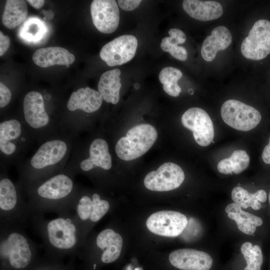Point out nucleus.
I'll use <instances>...</instances> for the list:
<instances>
[{"instance_id": "obj_11", "label": "nucleus", "mask_w": 270, "mask_h": 270, "mask_svg": "<svg viewBox=\"0 0 270 270\" xmlns=\"http://www.w3.org/2000/svg\"><path fill=\"white\" fill-rule=\"evenodd\" d=\"M157 138V131L152 126L148 124L135 126L128 131L126 136L118 140L115 152L122 160L136 159L150 148Z\"/></svg>"}, {"instance_id": "obj_34", "label": "nucleus", "mask_w": 270, "mask_h": 270, "mask_svg": "<svg viewBox=\"0 0 270 270\" xmlns=\"http://www.w3.org/2000/svg\"><path fill=\"white\" fill-rule=\"evenodd\" d=\"M142 1L140 0H119L118 2L119 6L122 10L130 11L138 6Z\"/></svg>"}, {"instance_id": "obj_20", "label": "nucleus", "mask_w": 270, "mask_h": 270, "mask_svg": "<svg viewBox=\"0 0 270 270\" xmlns=\"http://www.w3.org/2000/svg\"><path fill=\"white\" fill-rule=\"evenodd\" d=\"M96 248L102 251V262L105 264L116 260L120 256L122 239L120 234L112 228H106L101 231L95 240Z\"/></svg>"}, {"instance_id": "obj_15", "label": "nucleus", "mask_w": 270, "mask_h": 270, "mask_svg": "<svg viewBox=\"0 0 270 270\" xmlns=\"http://www.w3.org/2000/svg\"><path fill=\"white\" fill-rule=\"evenodd\" d=\"M188 221L182 214L172 210H162L151 214L146 222L152 232L160 236L176 237L187 226Z\"/></svg>"}, {"instance_id": "obj_30", "label": "nucleus", "mask_w": 270, "mask_h": 270, "mask_svg": "<svg viewBox=\"0 0 270 270\" xmlns=\"http://www.w3.org/2000/svg\"><path fill=\"white\" fill-rule=\"evenodd\" d=\"M182 76V72L180 70L172 66H167L160 72L158 78L163 84L164 91L172 96L176 97L181 92V88L178 84V82Z\"/></svg>"}, {"instance_id": "obj_36", "label": "nucleus", "mask_w": 270, "mask_h": 270, "mask_svg": "<svg viewBox=\"0 0 270 270\" xmlns=\"http://www.w3.org/2000/svg\"><path fill=\"white\" fill-rule=\"evenodd\" d=\"M262 158L264 162L266 164H270V137L268 144L264 148L262 153Z\"/></svg>"}, {"instance_id": "obj_41", "label": "nucleus", "mask_w": 270, "mask_h": 270, "mask_svg": "<svg viewBox=\"0 0 270 270\" xmlns=\"http://www.w3.org/2000/svg\"></svg>"}, {"instance_id": "obj_29", "label": "nucleus", "mask_w": 270, "mask_h": 270, "mask_svg": "<svg viewBox=\"0 0 270 270\" xmlns=\"http://www.w3.org/2000/svg\"><path fill=\"white\" fill-rule=\"evenodd\" d=\"M250 162L247 152L244 150H238L234 151L230 157L220 161L217 168L223 174H238L248 168Z\"/></svg>"}, {"instance_id": "obj_35", "label": "nucleus", "mask_w": 270, "mask_h": 270, "mask_svg": "<svg viewBox=\"0 0 270 270\" xmlns=\"http://www.w3.org/2000/svg\"><path fill=\"white\" fill-rule=\"evenodd\" d=\"M10 38L0 31V56H2L7 51L10 45Z\"/></svg>"}, {"instance_id": "obj_28", "label": "nucleus", "mask_w": 270, "mask_h": 270, "mask_svg": "<svg viewBox=\"0 0 270 270\" xmlns=\"http://www.w3.org/2000/svg\"><path fill=\"white\" fill-rule=\"evenodd\" d=\"M168 32L170 36L164 38L162 40V49L177 60L182 61L186 60L188 58L186 49L178 46L186 42V38L185 34L178 28L170 29Z\"/></svg>"}, {"instance_id": "obj_32", "label": "nucleus", "mask_w": 270, "mask_h": 270, "mask_svg": "<svg viewBox=\"0 0 270 270\" xmlns=\"http://www.w3.org/2000/svg\"><path fill=\"white\" fill-rule=\"evenodd\" d=\"M45 27L37 18L29 19L22 28V36L28 41H37L45 32Z\"/></svg>"}, {"instance_id": "obj_38", "label": "nucleus", "mask_w": 270, "mask_h": 270, "mask_svg": "<svg viewBox=\"0 0 270 270\" xmlns=\"http://www.w3.org/2000/svg\"><path fill=\"white\" fill-rule=\"evenodd\" d=\"M140 84L138 83H136L134 84V88L136 90H138V88H140Z\"/></svg>"}, {"instance_id": "obj_19", "label": "nucleus", "mask_w": 270, "mask_h": 270, "mask_svg": "<svg viewBox=\"0 0 270 270\" xmlns=\"http://www.w3.org/2000/svg\"><path fill=\"white\" fill-rule=\"evenodd\" d=\"M169 261L180 270H212L214 261L208 253L192 248H181L172 252Z\"/></svg>"}, {"instance_id": "obj_3", "label": "nucleus", "mask_w": 270, "mask_h": 270, "mask_svg": "<svg viewBox=\"0 0 270 270\" xmlns=\"http://www.w3.org/2000/svg\"><path fill=\"white\" fill-rule=\"evenodd\" d=\"M30 224L50 254L60 256L74 254L84 247L86 234L71 214L50 220L44 216H33Z\"/></svg>"}, {"instance_id": "obj_26", "label": "nucleus", "mask_w": 270, "mask_h": 270, "mask_svg": "<svg viewBox=\"0 0 270 270\" xmlns=\"http://www.w3.org/2000/svg\"><path fill=\"white\" fill-rule=\"evenodd\" d=\"M28 8L24 0H7L2 16V22L7 28L14 29L26 18Z\"/></svg>"}, {"instance_id": "obj_23", "label": "nucleus", "mask_w": 270, "mask_h": 270, "mask_svg": "<svg viewBox=\"0 0 270 270\" xmlns=\"http://www.w3.org/2000/svg\"><path fill=\"white\" fill-rule=\"evenodd\" d=\"M34 63L42 68L54 65H70L75 60L74 56L66 49L60 46H50L36 50L32 55Z\"/></svg>"}, {"instance_id": "obj_17", "label": "nucleus", "mask_w": 270, "mask_h": 270, "mask_svg": "<svg viewBox=\"0 0 270 270\" xmlns=\"http://www.w3.org/2000/svg\"><path fill=\"white\" fill-rule=\"evenodd\" d=\"M138 40L132 35H122L108 42L101 49V59L110 66L122 65L134 56Z\"/></svg>"}, {"instance_id": "obj_13", "label": "nucleus", "mask_w": 270, "mask_h": 270, "mask_svg": "<svg viewBox=\"0 0 270 270\" xmlns=\"http://www.w3.org/2000/svg\"><path fill=\"white\" fill-rule=\"evenodd\" d=\"M246 58L259 60L270 54V21L260 19L255 22L240 46Z\"/></svg>"}, {"instance_id": "obj_18", "label": "nucleus", "mask_w": 270, "mask_h": 270, "mask_svg": "<svg viewBox=\"0 0 270 270\" xmlns=\"http://www.w3.org/2000/svg\"><path fill=\"white\" fill-rule=\"evenodd\" d=\"M90 13L93 24L100 32L109 34L117 29L120 22V12L116 0H92Z\"/></svg>"}, {"instance_id": "obj_40", "label": "nucleus", "mask_w": 270, "mask_h": 270, "mask_svg": "<svg viewBox=\"0 0 270 270\" xmlns=\"http://www.w3.org/2000/svg\"><path fill=\"white\" fill-rule=\"evenodd\" d=\"M69 66H70V65H66V68H68Z\"/></svg>"}, {"instance_id": "obj_4", "label": "nucleus", "mask_w": 270, "mask_h": 270, "mask_svg": "<svg viewBox=\"0 0 270 270\" xmlns=\"http://www.w3.org/2000/svg\"><path fill=\"white\" fill-rule=\"evenodd\" d=\"M48 94L34 90L26 92L22 99L20 114L34 142L39 144L61 132L58 116L46 108L45 100Z\"/></svg>"}, {"instance_id": "obj_8", "label": "nucleus", "mask_w": 270, "mask_h": 270, "mask_svg": "<svg viewBox=\"0 0 270 270\" xmlns=\"http://www.w3.org/2000/svg\"><path fill=\"white\" fill-rule=\"evenodd\" d=\"M112 157L106 139L96 137L84 141L78 136L64 169L76 176L78 174H90L96 169L108 171L112 168Z\"/></svg>"}, {"instance_id": "obj_9", "label": "nucleus", "mask_w": 270, "mask_h": 270, "mask_svg": "<svg viewBox=\"0 0 270 270\" xmlns=\"http://www.w3.org/2000/svg\"><path fill=\"white\" fill-rule=\"evenodd\" d=\"M7 168L0 167V224L24 228L30 224V214L20 188L8 176Z\"/></svg>"}, {"instance_id": "obj_14", "label": "nucleus", "mask_w": 270, "mask_h": 270, "mask_svg": "<svg viewBox=\"0 0 270 270\" xmlns=\"http://www.w3.org/2000/svg\"><path fill=\"white\" fill-rule=\"evenodd\" d=\"M184 180V174L178 164L167 162L156 170L148 173L144 178V184L149 190L166 192L178 188Z\"/></svg>"}, {"instance_id": "obj_7", "label": "nucleus", "mask_w": 270, "mask_h": 270, "mask_svg": "<svg viewBox=\"0 0 270 270\" xmlns=\"http://www.w3.org/2000/svg\"><path fill=\"white\" fill-rule=\"evenodd\" d=\"M23 227L0 224V256L2 265L12 270L29 266L37 253L38 246Z\"/></svg>"}, {"instance_id": "obj_22", "label": "nucleus", "mask_w": 270, "mask_h": 270, "mask_svg": "<svg viewBox=\"0 0 270 270\" xmlns=\"http://www.w3.org/2000/svg\"><path fill=\"white\" fill-rule=\"evenodd\" d=\"M182 8L190 16L200 21L217 19L224 12L221 4L214 0H184Z\"/></svg>"}, {"instance_id": "obj_5", "label": "nucleus", "mask_w": 270, "mask_h": 270, "mask_svg": "<svg viewBox=\"0 0 270 270\" xmlns=\"http://www.w3.org/2000/svg\"><path fill=\"white\" fill-rule=\"evenodd\" d=\"M102 100L98 90L88 86L73 91L67 100L65 111L58 116L60 132L79 136L89 124L86 116L98 111Z\"/></svg>"}, {"instance_id": "obj_33", "label": "nucleus", "mask_w": 270, "mask_h": 270, "mask_svg": "<svg viewBox=\"0 0 270 270\" xmlns=\"http://www.w3.org/2000/svg\"><path fill=\"white\" fill-rule=\"evenodd\" d=\"M12 93L3 82H0V108L1 110L8 106L11 102Z\"/></svg>"}, {"instance_id": "obj_12", "label": "nucleus", "mask_w": 270, "mask_h": 270, "mask_svg": "<svg viewBox=\"0 0 270 270\" xmlns=\"http://www.w3.org/2000/svg\"><path fill=\"white\" fill-rule=\"evenodd\" d=\"M220 114L222 120L228 126L238 130L247 132L255 128L262 116L254 108L240 101L230 99L222 104Z\"/></svg>"}, {"instance_id": "obj_27", "label": "nucleus", "mask_w": 270, "mask_h": 270, "mask_svg": "<svg viewBox=\"0 0 270 270\" xmlns=\"http://www.w3.org/2000/svg\"><path fill=\"white\" fill-rule=\"evenodd\" d=\"M232 198L242 208L250 207L255 210H259L262 208V204L266 202L268 195L264 190L250 193L241 186H236L232 191Z\"/></svg>"}, {"instance_id": "obj_37", "label": "nucleus", "mask_w": 270, "mask_h": 270, "mask_svg": "<svg viewBox=\"0 0 270 270\" xmlns=\"http://www.w3.org/2000/svg\"><path fill=\"white\" fill-rule=\"evenodd\" d=\"M26 2L36 9L42 8L45 2L44 0H28Z\"/></svg>"}, {"instance_id": "obj_10", "label": "nucleus", "mask_w": 270, "mask_h": 270, "mask_svg": "<svg viewBox=\"0 0 270 270\" xmlns=\"http://www.w3.org/2000/svg\"><path fill=\"white\" fill-rule=\"evenodd\" d=\"M110 208V204L108 200L102 198L97 192L88 193L78 184L68 213L75 218L86 234L89 226L99 221Z\"/></svg>"}, {"instance_id": "obj_39", "label": "nucleus", "mask_w": 270, "mask_h": 270, "mask_svg": "<svg viewBox=\"0 0 270 270\" xmlns=\"http://www.w3.org/2000/svg\"><path fill=\"white\" fill-rule=\"evenodd\" d=\"M268 203H269V204L270 205V193H269V194H268Z\"/></svg>"}, {"instance_id": "obj_2", "label": "nucleus", "mask_w": 270, "mask_h": 270, "mask_svg": "<svg viewBox=\"0 0 270 270\" xmlns=\"http://www.w3.org/2000/svg\"><path fill=\"white\" fill-rule=\"evenodd\" d=\"M75 177L72 172L64 169L24 188L22 192L30 218L44 216L48 212H55L58 216L67 214L77 188Z\"/></svg>"}, {"instance_id": "obj_1", "label": "nucleus", "mask_w": 270, "mask_h": 270, "mask_svg": "<svg viewBox=\"0 0 270 270\" xmlns=\"http://www.w3.org/2000/svg\"><path fill=\"white\" fill-rule=\"evenodd\" d=\"M78 136L60 132L41 143L35 152L18 167L16 184L21 192L62 170Z\"/></svg>"}, {"instance_id": "obj_6", "label": "nucleus", "mask_w": 270, "mask_h": 270, "mask_svg": "<svg viewBox=\"0 0 270 270\" xmlns=\"http://www.w3.org/2000/svg\"><path fill=\"white\" fill-rule=\"evenodd\" d=\"M34 142L20 115L1 118L0 166L18 167L25 160L26 155Z\"/></svg>"}, {"instance_id": "obj_21", "label": "nucleus", "mask_w": 270, "mask_h": 270, "mask_svg": "<svg viewBox=\"0 0 270 270\" xmlns=\"http://www.w3.org/2000/svg\"><path fill=\"white\" fill-rule=\"evenodd\" d=\"M232 42V34L226 27L223 26L216 27L202 42L201 48L202 58L206 62L212 61L218 51L227 48Z\"/></svg>"}, {"instance_id": "obj_31", "label": "nucleus", "mask_w": 270, "mask_h": 270, "mask_svg": "<svg viewBox=\"0 0 270 270\" xmlns=\"http://www.w3.org/2000/svg\"><path fill=\"white\" fill-rule=\"evenodd\" d=\"M240 251L245 262L243 270H262L264 255L260 246L246 242L242 245Z\"/></svg>"}, {"instance_id": "obj_16", "label": "nucleus", "mask_w": 270, "mask_h": 270, "mask_svg": "<svg viewBox=\"0 0 270 270\" xmlns=\"http://www.w3.org/2000/svg\"><path fill=\"white\" fill-rule=\"evenodd\" d=\"M182 124L192 131L196 143L202 146H208L214 138L212 120L204 110L193 107L186 110L182 116Z\"/></svg>"}, {"instance_id": "obj_24", "label": "nucleus", "mask_w": 270, "mask_h": 270, "mask_svg": "<svg viewBox=\"0 0 270 270\" xmlns=\"http://www.w3.org/2000/svg\"><path fill=\"white\" fill-rule=\"evenodd\" d=\"M225 212L230 218L236 222L239 230L246 234L252 235L256 228L264 224L260 217L242 210V208L235 202L228 204Z\"/></svg>"}, {"instance_id": "obj_25", "label": "nucleus", "mask_w": 270, "mask_h": 270, "mask_svg": "<svg viewBox=\"0 0 270 270\" xmlns=\"http://www.w3.org/2000/svg\"><path fill=\"white\" fill-rule=\"evenodd\" d=\"M120 70L115 68L104 72L98 82V89L103 100L113 104L120 100V92L122 86Z\"/></svg>"}]
</instances>
